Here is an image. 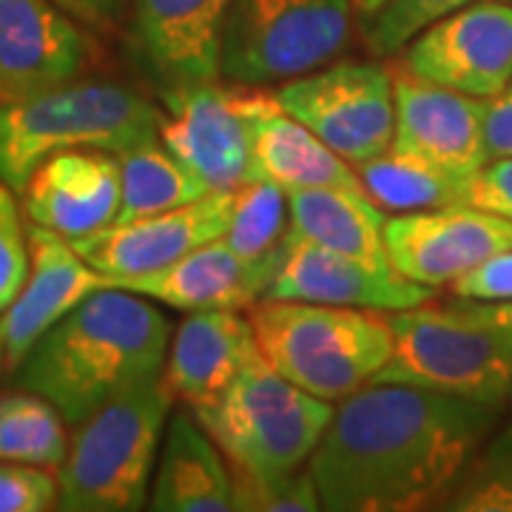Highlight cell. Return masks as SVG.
<instances>
[{
	"label": "cell",
	"instance_id": "obj_1",
	"mask_svg": "<svg viewBox=\"0 0 512 512\" xmlns=\"http://www.w3.org/2000/svg\"><path fill=\"white\" fill-rule=\"evenodd\" d=\"M504 410L416 384L370 382L333 410L313 450L322 510L439 507Z\"/></svg>",
	"mask_w": 512,
	"mask_h": 512
},
{
	"label": "cell",
	"instance_id": "obj_2",
	"mask_svg": "<svg viewBox=\"0 0 512 512\" xmlns=\"http://www.w3.org/2000/svg\"><path fill=\"white\" fill-rule=\"evenodd\" d=\"M168 345L171 322L154 299L103 288L37 339L15 367V382L80 424L120 393L163 376Z\"/></svg>",
	"mask_w": 512,
	"mask_h": 512
},
{
	"label": "cell",
	"instance_id": "obj_3",
	"mask_svg": "<svg viewBox=\"0 0 512 512\" xmlns=\"http://www.w3.org/2000/svg\"><path fill=\"white\" fill-rule=\"evenodd\" d=\"M248 319L262 359L282 379L330 404L373 382L393 350L382 311L259 299Z\"/></svg>",
	"mask_w": 512,
	"mask_h": 512
},
{
	"label": "cell",
	"instance_id": "obj_4",
	"mask_svg": "<svg viewBox=\"0 0 512 512\" xmlns=\"http://www.w3.org/2000/svg\"><path fill=\"white\" fill-rule=\"evenodd\" d=\"M160 137V109L120 83L74 80L52 92L0 100V180L23 194L32 171L66 148L123 154Z\"/></svg>",
	"mask_w": 512,
	"mask_h": 512
},
{
	"label": "cell",
	"instance_id": "obj_5",
	"mask_svg": "<svg viewBox=\"0 0 512 512\" xmlns=\"http://www.w3.org/2000/svg\"><path fill=\"white\" fill-rule=\"evenodd\" d=\"M171 407L174 393L165 376H157L80 421L57 470V510L134 512L148 507Z\"/></svg>",
	"mask_w": 512,
	"mask_h": 512
},
{
	"label": "cell",
	"instance_id": "obj_6",
	"mask_svg": "<svg viewBox=\"0 0 512 512\" xmlns=\"http://www.w3.org/2000/svg\"><path fill=\"white\" fill-rule=\"evenodd\" d=\"M393 350L373 382L416 384L461 399L512 404V336L467 311L464 302L387 311Z\"/></svg>",
	"mask_w": 512,
	"mask_h": 512
},
{
	"label": "cell",
	"instance_id": "obj_7",
	"mask_svg": "<svg viewBox=\"0 0 512 512\" xmlns=\"http://www.w3.org/2000/svg\"><path fill=\"white\" fill-rule=\"evenodd\" d=\"M336 404L282 379L256 350L220 399L191 410L222 450L231 473L276 476L311 461Z\"/></svg>",
	"mask_w": 512,
	"mask_h": 512
},
{
	"label": "cell",
	"instance_id": "obj_8",
	"mask_svg": "<svg viewBox=\"0 0 512 512\" xmlns=\"http://www.w3.org/2000/svg\"><path fill=\"white\" fill-rule=\"evenodd\" d=\"M356 12L350 0H234L222 26L220 77L271 86L333 63Z\"/></svg>",
	"mask_w": 512,
	"mask_h": 512
},
{
	"label": "cell",
	"instance_id": "obj_9",
	"mask_svg": "<svg viewBox=\"0 0 512 512\" xmlns=\"http://www.w3.org/2000/svg\"><path fill=\"white\" fill-rule=\"evenodd\" d=\"M279 106L350 165L393 143V72L362 60H333L279 86Z\"/></svg>",
	"mask_w": 512,
	"mask_h": 512
},
{
	"label": "cell",
	"instance_id": "obj_10",
	"mask_svg": "<svg viewBox=\"0 0 512 512\" xmlns=\"http://www.w3.org/2000/svg\"><path fill=\"white\" fill-rule=\"evenodd\" d=\"M402 66L481 100L504 92L512 83V3L473 0L441 15L407 40Z\"/></svg>",
	"mask_w": 512,
	"mask_h": 512
},
{
	"label": "cell",
	"instance_id": "obj_11",
	"mask_svg": "<svg viewBox=\"0 0 512 512\" xmlns=\"http://www.w3.org/2000/svg\"><path fill=\"white\" fill-rule=\"evenodd\" d=\"M237 205V188L208 191L205 197L151 217L114 220L106 228L69 239L94 271L111 282L146 276L191 254L205 242L225 237Z\"/></svg>",
	"mask_w": 512,
	"mask_h": 512
},
{
	"label": "cell",
	"instance_id": "obj_12",
	"mask_svg": "<svg viewBox=\"0 0 512 512\" xmlns=\"http://www.w3.org/2000/svg\"><path fill=\"white\" fill-rule=\"evenodd\" d=\"M384 245L393 271L436 291L512 248V220L473 205L407 211L384 222Z\"/></svg>",
	"mask_w": 512,
	"mask_h": 512
},
{
	"label": "cell",
	"instance_id": "obj_13",
	"mask_svg": "<svg viewBox=\"0 0 512 512\" xmlns=\"http://www.w3.org/2000/svg\"><path fill=\"white\" fill-rule=\"evenodd\" d=\"M92 57V37L55 0H0V100L69 86Z\"/></svg>",
	"mask_w": 512,
	"mask_h": 512
},
{
	"label": "cell",
	"instance_id": "obj_14",
	"mask_svg": "<svg viewBox=\"0 0 512 512\" xmlns=\"http://www.w3.org/2000/svg\"><path fill=\"white\" fill-rule=\"evenodd\" d=\"M393 109V151L458 177H470L487 163L481 97L453 92L399 66L393 72Z\"/></svg>",
	"mask_w": 512,
	"mask_h": 512
},
{
	"label": "cell",
	"instance_id": "obj_15",
	"mask_svg": "<svg viewBox=\"0 0 512 512\" xmlns=\"http://www.w3.org/2000/svg\"><path fill=\"white\" fill-rule=\"evenodd\" d=\"M160 140L208 191L248 183V134L234 89L220 80L160 92Z\"/></svg>",
	"mask_w": 512,
	"mask_h": 512
},
{
	"label": "cell",
	"instance_id": "obj_16",
	"mask_svg": "<svg viewBox=\"0 0 512 512\" xmlns=\"http://www.w3.org/2000/svg\"><path fill=\"white\" fill-rule=\"evenodd\" d=\"M265 299H296L365 311H404L433 299V288L393 268H376L288 231Z\"/></svg>",
	"mask_w": 512,
	"mask_h": 512
},
{
	"label": "cell",
	"instance_id": "obj_17",
	"mask_svg": "<svg viewBox=\"0 0 512 512\" xmlns=\"http://www.w3.org/2000/svg\"><path fill=\"white\" fill-rule=\"evenodd\" d=\"M231 3L131 0V46L160 92L220 80V40Z\"/></svg>",
	"mask_w": 512,
	"mask_h": 512
},
{
	"label": "cell",
	"instance_id": "obj_18",
	"mask_svg": "<svg viewBox=\"0 0 512 512\" xmlns=\"http://www.w3.org/2000/svg\"><path fill=\"white\" fill-rule=\"evenodd\" d=\"M234 103L248 134V180L274 183L285 194L319 185L362 188L356 168L282 109L276 94L237 86Z\"/></svg>",
	"mask_w": 512,
	"mask_h": 512
},
{
	"label": "cell",
	"instance_id": "obj_19",
	"mask_svg": "<svg viewBox=\"0 0 512 512\" xmlns=\"http://www.w3.org/2000/svg\"><path fill=\"white\" fill-rule=\"evenodd\" d=\"M120 157L106 148H66L37 165L23 188L32 225L60 237L94 234L120 214Z\"/></svg>",
	"mask_w": 512,
	"mask_h": 512
},
{
	"label": "cell",
	"instance_id": "obj_20",
	"mask_svg": "<svg viewBox=\"0 0 512 512\" xmlns=\"http://www.w3.org/2000/svg\"><path fill=\"white\" fill-rule=\"evenodd\" d=\"M111 288L109 279L94 271L77 254L72 242L49 228H29V276L15 296V302L0 313V336L6 367L23 362V356L35 348V342L77 308L86 296Z\"/></svg>",
	"mask_w": 512,
	"mask_h": 512
},
{
	"label": "cell",
	"instance_id": "obj_21",
	"mask_svg": "<svg viewBox=\"0 0 512 512\" xmlns=\"http://www.w3.org/2000/svg\"><path fill=\"white\" fill-rule=\"evenodd\" d=\"M285 242V239H282ZM282 251V245H279ZM279 251L265 259L248 262L225 242L214 239L180 256L177 262L146 276L117 279L111 288L148 296L174 311H211V308H251L265 299L279 265Z\"/></svg>",
	"mask_w": 512,
	"mask_h": 512
},
{
	"label": "cell",
	"instance_id": "obj_22",
	"mask_svg": "<svg viewBox=\"0 0 512 512\" xmlns=\"http://www.w3.org/2000/svg\"><path fill=\"white\" fill-rule=\"evenodd\" d=\"M251 319L237 308L188 313L165 356V384L188 410L214 404L256 353Z\"/></svg>",
	"mask_w": 512,
	"mask_h": 512
},
{
	"label": "cell",
	"instance_id": "obj_23",
	"mask_svg": "<svg viewBox=\"0 0 512 512\" xmlns=\"http://www.w3.org/2000/svg\"><path fill=\"white\" fill-rule=\"evenodd\" d=\"M148 507L157 512L234 510L231 467L188 407L171 413L165 424Z\"/></svg>",
	"mask_w": 512,
	"mask_h": 512
},
{
	"label": "cell",
	"instance_id": "obj_24",
	"mask_svg": "<svg viewBox=\"0 0 512 512\" xmlns=\"http://www.w3.org/2000/svg\"><path fill=\"white\" fill-rule=\"evenodd\" d=\"M296 237L376 268H393L384 245V211L353 185H319L288 194Z\"/></svg>",
	"mask_w": 512,
	"mask_h": 512
},
{
	"label": "cell",
	"instance_id": "obj_25",
	"mask_svg": "<svg viewBox=\"0 0 512 512\" xmlns=\"http://www.w3.org/2000/svg\"><path fill=\"white\" fill-rule=\"evenodd\" d=\"M356 174L362 180L367 197L382 211H430L447 205H464V183L467 177H458L450 171H441L436 165L413 160L387 148L384 154L356 165Z\"/></svg>",
	"mask_w": 512,
	"mask_h": 512
},
{
	"label": "cell",
	"instance_id": "obj_26",
	"mask_svg": "<svg viewBox=\"0 0 512 512\" xmlns=\"http://www.w3.org/2000/svg\"><path fill=\"white\" fill-rule=\"evenodd\" d=\"M117 157L123 177L117 220L151 217L208 194V188L163 146L160 137L143 146L128 148Z\"/></svg>",
	"mask_w": 512,
	"mask_h": 512
},
{
	"label": "cell",
	"instance_id": "obj_27",
	"mask_svg": "<svg viewBox=\"0 0 512 512\" xmlns=\"http://www.w3.org/2000/svg\"><path fill=\"white\" fill-rule=\"evenodd\" d=\"M63 413L37 393L0 396V461H23L60 470L69 453Z\"/></svg>",
	"mask_w": 512,
	"mask_h": 512
},
{
	"label": "cell",
	"instance_id": "obj_28",
	"mask_svg": "<svg viewBox=\"0 0 512 512\" xmlns=\"http://www.w3.org/2000/svg\"><path fill=\"white\" fill-rule=\"evenodd\" d=\"M436 510L512 512V419L487 436Z\"/></svg>",
	"mask_w": 512,
	"mask_h": 512
},
{
	"label": "cell",
	"instance_id": "obj_29",
	"mask_svg": "<svg viewBox=\"0 0 512 512\" xmlns=\"http://www.w3.org/2000/svg\"><path fill=\"white\" fill-rule=\"evenodd\" d=\"M288 231H291L288 194L279 185L262 183V180H248L239 185L234 217L222 239L242 259L256 262L276 254Z\"/></svg>",
	"mask_w": 512,
	"mask_h": 512
},
{
	"label": "cell",
	"instance_id": "obj_30",
	"mask_svg": "<svg viewBox=\"0 0 512 512\" xmlns=\"http://www.w3.org/2000/svg\"><path fill=\"white\" fill-rule=\"evenodd\" d=\"M234 484V510L248 512H313L322 510L319 490L308 464L276 473V476H245L231 473Z\"/></svg>",
	"mask_w": 512,
	"mask_h": 512
},
{
	"label": "cell",
	"instance_id": "obj_31",
	"mask_svg": "<svg viewBox=\"0 0 512 512\" xmlns=\"http://www.w3.org/2000/svg\"><path fill=\"white\" fill-rule=\"evenodd\" d=\"M467 3L473 0H390L362 32L376 55H399L407 40L419 35L424 26Z\"/></svg>",
	"mask_w": 512,
	"mask_h": 512
},
{
	"label": "cell",
	"instance_id": "obj_32",
	"mask_svg": "<svg viewBox=\"0 0 512 512\" xmlns=\"http://www.w3.org/2000/svg\"><path fill=\"white\" fill-rule=\"evenodd\" d=\"M15 194L0 180V313L15 302L29 276V231L23 228Z\"/></svg>",
	"mask_w": 512,
	"mask_h": 512
},
{
	"label": "cell",
	"instance_id": "obj_33",
	"mask_svg": "<svg viewBox=\"0 0 512 512\" xmlns=\"http://www.w3.org/2000/svg\"><path fill=\"white\" fill-rule=\"evenodd\" d=\"M60 504L55 467L0 461V512H49Z\"/></svg>",
	"mask_w": 512,
	"mask_h": 512
},
{
	"label": "cell",
	"instance_id": "obj_34",
	"mask_svg": "<svg viewBox=\"0 0 512 512\" xmlns=\"http://www.w3.org/2000/svg\"><path fill=\"white\" fill-rule=\"evenodd\" d=\"M464 205L512 220V157L487 160L464 183Z\"/></svg>",
	"mask_w": 512,
	"mask_h": 512
},
{
	"label": "cell",
	"instance_id": "obj_35",
	"mask_svg": "<svg viewBox=\"0 0 512 512\" xmlns=\"http://www.w3.org/2000/svg\"><path fill=\"white\" fill-rule=\"evenodd\" d=\"M450 291L456 299L470 302H512V248L498 251L458 276Z\"/></svg>",
	"mask_w": 512,
	"mask_h": 512
},
{
	"label": "cell",
	"instance_id": "obj_36",
	"mask_svg": "<svg viewBox=\"0 0 512 512\" xmlns=\"http://www.w3.org/2000/svg\"><path fill=\"white\" fill-rule=\"evenodd\" d=\"M484 151L487 160L512 157V83L484 100Z\"/></svg>",
	"mask_w": 512,
	"mask_h": 512
},
{
	"label": "cell",
	"instance_id": "obj_37",
	"mask_svg": "<svg viewBox=\"0 0 512 512\" xmlns=\"http://www.w3.org/2000/svg\"><path fill=\"white\" fill-rule=\"evenodd\" d=\"M63 12H69L77 23L92 29H111L117 26L131 0H55Z\"/></svg>",
	"mask_w": 512,
	"mask_h": 512
},
{
	"label": "cell",
	"instance_id": "obj_38",
	"mask_svg": "<svg viewBox=\"0 0 512 512\" xmlns=\"http://www.w3.org/2000/svg\"><path fill=\"white\" fill-rule=\"evenodd\" d=\"M461 302L467 311L476 313L478 319H484L512 336V302H470V299H461Z\"/></svg>",
	"mask_w": 512,
	"mask_h": 512
},
{
	"label": "cell",
	"instance_id": "obj_39",
	"mask_svg": "<svg viewBox=\"0 0 512 512\" xmlns=\"http://www.w3.org/2000/svg\"><path fill=\"white\" fill-rule=\"evenodd\" d=\"M350 3H353V12H356V23L365 29L367 23L376 18L390 0H350Z\"/></svg>",
	"mask_w": 512,
	"mask_h": 512
},
{
	"label": "cell",
	"instance_id": "obj_40",
	"mask_svg": "<svg viewBox=\"0 0 512 512\" xmlns=\"http://www.w3.org/2000/svg\"><path fill=\"white\" fill-rule=\"evenodd\" d=\"M0 365H6V353H3V336H0Z\"/></svg>",
	"mask_w": 512,
	"mask_h": 512
},
{
	"label": "cell",
	"instance_id": "obj_41",
	"mask_svg": "<svg viewBox=\"0 0 512 512\" xmlns=\"http://www.w3.org/2000/svg\"><path fill=\"white\" fill-rule=\"evenodd\" d=\"M507 3H512V0H507Z\"/></svg>",
	"mask_w": 512,
	"mask_h": 512
}]
</instances>
